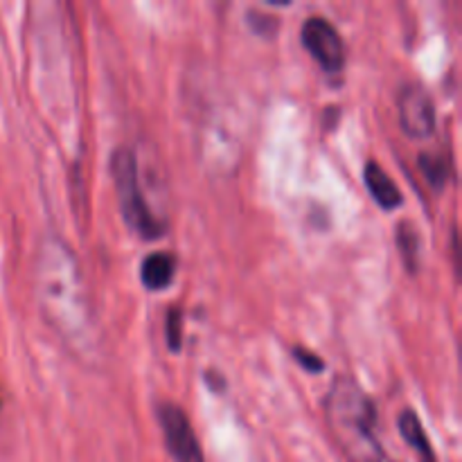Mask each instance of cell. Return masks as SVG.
Segmentation results:
<instances>
[{
    "instance_id": "3",
    "label": "cell",
    "mask_w": 462,
    "mask_h": 462,
    "mask_svg": "<svg viewBox=\"0 0 462 462\" xmlns=\"http://www.w3.org/2000/svg\"><path fill=\"white\" fill-rule=\"evenodd\" d=\"M111 174L113 183H116L117 206H120V215L125 219L126 228L138 237L147 239H161L165 235L167 224L153 215L149 208L147 199H144L143 188H140L138 176V161H135L134 149L117 147L111 156Z\"/></svg>"
},
{
    "instance_id": "7",
    "label": "cell",
    "mask_w": 462,
    "mask_h": 462,
    "mask_svg": "<svg viewBox=\"0 0 462 462\" xmlns=\"http://www.w3.org/2000/svg\"><path fill=\"white\" fill-rule=\"evenodd\" d=\"M364 180H365V188H368L370 197H373L374 203H377L379 208H383V210H397V208L404 203L402 189L397 188L395 180L388 176V171L383 170L377 161L365 162Z\"/></svg>"
},
{
    "instance_id": "6",
    "label": "cell",
    "mask_w": 462,
    "mask_h": 462,
    "mask_svg": "<svg viewBox=\"0 0 462 462\" xmlns=\"http://www.w3.org/2000/svg\"><path fill=\"white\" fill-rule=\"evenodd\" d=\"M400 122L406 135L424 140L436 129V104L424 86L409 84L400 93Z\"/></svg>"
},
{
    "instance_id": "10",
    "label": "cell",
    "mask_w": 462,
    "mask_h": 462,
    "mask_svg": "<svg viewBox=\"0 0 462 462\" xmlns=\"http://www.w3.org/2000/svg\"><path fill=\"white\" fill-rule=\"evenodd\" d=\"M397 246H400L402 260L409 273H418L422 266V237L411 221H402L397 226Z\"/></svg>"
},
{
    "instance_id": "9",
    "label": "cell",
    "mask_w": 462,
    "mask_h": 462,
    "mask_svg": "<svg viewBox=\"0 0 462 462\" xmlns=\"http://www.w3.org/2000/svg\"><path fill=\"white\" fill-rule=\"evenodd\" d=\"M397 424H400L402 438H404V442L411 447V449H415L420 462H438L436 454H433L431 442H429L422 422H420L415 411H404V413L400 415V422Z\"/></svg>"
},
{
    "instance_id": "11",
    "label": "cell",
    "mask_w": 462,
    "mask_h": 462,
    "mask_svg": "<svg viewBox=\"0 0 462 462\" xmlns=\"http://www.w3.org/2000/svg\"><path fill=\"white\" fill-rule=\"evenodd\" d=\"M420 170L427 176L429 185L440 192L449 180V162L440 153H420Z\"/></svg>"
},
{
    "instance_id": "2",
    "label": "cell",
    "mask_w": 462,
    "mask_h": 462,
    "mask_svg": "<svg viewBox=\"0 0 462 462\" xmlns=\"http://www.w3.org/2000/svg\"><path fill=\"white\" fill-rule=\"evenodd\" d=\"M334 442L350 462H382L383 449L374 433L377 409L368 393L350 374L334 379L323 402Z\"/></svg>"
},
{
    "instance_id": "13",
    "label": "cell",
    "mask_w": 462,
    "mask_h": 462,
    "mask_svg": "<svg viewBox=\"0 0 462 462\" xmlns=\"http://www.w3.org/2000/svg\"><path fill=\"white\" fill-rule=\"evenodd\" d=\"M293 356H296V361L302 365V368L307 370V373L316 374V373H323V370H325L323 359H320L319 355H314V352L307 350V347L296 346V347H293Z\"/></svg>"
},
{
    "instance_id": "4",
    "label": "cell",
    "mask_w": 462,
    "mask_h": 462,
    "mask_svg": "<svg viewBox=\"0 0 462 462\" xmlns=\"http://www.w3.org/2000/svg\"><path fill=\"white\" fill-rule=\"evenodd\" d=\"M300 41L307 52L325 72H341L346 66V43L337 27L323 16H310L302 23Z\"/></svg>"
},
{
    "instance_id": "14",
    "label": "cell",
    "mask_w": 462,
    "mask_h": 462,
    "mask_svg": "<svg viewBox=\"0 0 462 462\" xmlns=\"http://www.w3.org/2000/svg\"><path fill=\"white\" fill-rule=\"evenodd\" d=\"M248 21H251L253 30L257 32L260 36H266V39H273V32L269 30V25L273 30H278V18L275 16H264V14H257V12H248Z\"/></svg>"
},
{
    "instance_id": "8",
    "label": "cell",
    "mask_w": 462,
    "mask_h": 462,
    "mask_svg": "<svg viewBox=\"0 0 462 462\" xmlns=\"http://www.w3.org/2000/svg\"><path fill=\"white\" fill-rule=\"evenodd\" d=\"M176 262L170 253H152L143 260V266H140V280H143L144 287L149 291H162L171 284L174 280Z\"/></svg>"
},
{
    "instance_id": "5",
    "label": "cell",
    "mask_w": 462,
    "mask_h": 462,
    "mask_svg": "<svg viewBox=\"0 0 462 462\" xmlns=\"http://www.w3.org/2000/svg\"><path fill=\"white\" fill-rule=\"evenodd\" d=\"M158 422H161L165 445L174 462H206L203 460V449L199 445V438L189 424L188 415L180 406L171 402L158 404Z\"/></svg>"
},
{
    "instance_id": "1",
    "label": "cell",
    "mask_w": 462,
    "mask_h": 462,
    "mask_svg": "<svg viewBox=\"0 0 462 462\" xmlns=\"http://www.w3.org/2000/svg\"><path fill=\"white\" fill-rule=\"evenodd\" d=\"M34 289L41 316L66 350L79 364H102L104 337L84 275L70 248L54 235H45L39 242Z\"/></svg>"
},
{
    "instance_id": "12",
    "label": "cell",
    "mask_w": 462,
    "mask_h": 462,
    "mask_svg": "<svg viewBox=\"0 0 462 462\" xmlns=\"http://www.w3.org/2000/svg\"><path fill=\"white\" fill-rule=\"evenodd\" d=\"M180 343H183V311L174 307L167 314V346L171 352H179Z\"/></svg>"
}]
</instances>
